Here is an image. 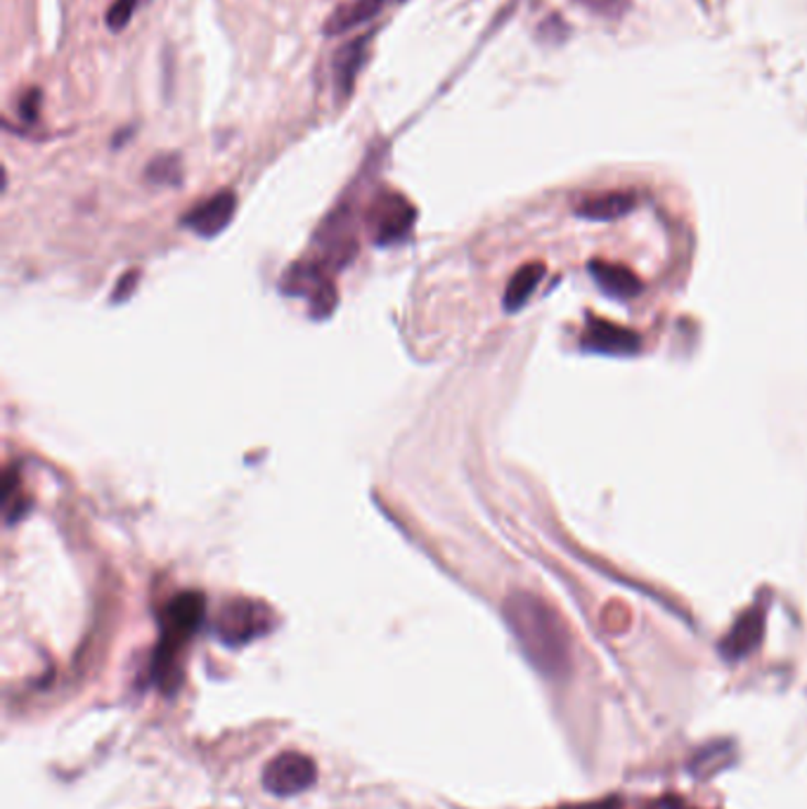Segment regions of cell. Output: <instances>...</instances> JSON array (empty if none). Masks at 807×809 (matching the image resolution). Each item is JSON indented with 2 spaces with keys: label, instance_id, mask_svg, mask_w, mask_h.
Masks as SVG:
<instances>
[{
  "label": "cell",
  "instance_id": "obj_1",
  "mask_svg": "<svg viewBox=\"0 0 807 809\" xmlns=\"http://www.w3.org/2000/svg\"><path fill=\"white\" fill-rule=\"evenodd\" d=\"M502 613L507 628L515 634L535 671L552 681H562L573 671V649L566 622L552 606L531 592H511L505 599Z\"/></svg>",
  "mask_w": 807,
  "mask_h": 809
},
{
  "label": "cell",
  "instance_id": "obj_2",
  "mask_svg": "<svg viewBox=\"0 0 807 809\" xmlns=\"http://www.w3.org/2000/svg\"><path fill=\"white\" fill-rule=\"evenodd\" d=\"M207 599L199 592H183L166 606L162 616V642L154 651L152 679L164 694H176L183 681V651L201 628Z\"/></svg>",
  "mask_w": 807,
  "mask_h": 809
},
{
  "label": "cell",
  "instance_id": "obj_3",
  "mask_svg": "<svg viewBox=\"0 0 807 809\" xmlns=\"http://www.w3.org/2000/svg\"><path fill=\"white\" fill-rule=\"evenodd\" d=\"M273 628V611L252 599L228 601L215 618V634L228 646L250 644Z\"/></svg>",
  "mask_w": 807,
  "mask_h": 809
},
{
  "label": "cell",
  "instance_id": "obj_4",
  "mask_svg": "<svg viewBox=\"0 0 807 809\" xmlns=\"http://www.w3.org/2000/svg\"><path fill=\"white\" fill-rule=\"evenodd\" d=\"M318 765L303 753H279L263 769V788L277 798H291L316 786Z\"/></svg>",
  "mask_w": 807,
  "mask_h": 809
},
{
  "label": "cell",
  "instance_id": "obj_5",
  "mask_svg": "<svg viewBox=\"0 0 807 809\" xmlns=\"http://www.w3.org/2000/svg\"><path fill=\"white\" fill-rule=\"evenodd\" d=\"M417 218L414 207L400 192L386 190L367 209V225L377 244H394L406 237Z\"/></svg>",
  "mask_w": 807,
  "mask_h": 809
},
{
  "label": "cell",
  "instance_id": "obj_6",
  "mask_svg": "<svg viewBox=\"0 0 807 809\" xmlns=\"http://www.w3.org/2000/svg\"><path fill=\"white\" fill-rule=\"evenodd\" d=\"M372 41H375V31L355 36L346 41L332 57V84H334V100L346 102L353 96L358 74L367 65Z\"/></svg>",
  "mask_w": 807,
  "mask_h": 809
},
{
  "label": "cell",
  "instance_id": "obj_7",
  "mask_svg": "<svg viewBox=\"0 0 807 809\" xmlns=\"http://www.w3.org/2000/svg\"><path fill=\"white\" fill-rule=\"evenodd\" d=\"M287 289L289 293H306L310 301V310L318 318L332 313L336 306V289L332 279L324 275L318 263H299L287 273Z\"/></svg>",
  "mask_w": 807,
  "mask_h": 809
},
{
  "label": "cell",
  "instance_id": "obj_8",
  "mask_svg": "<svg viewBox=\"0 0 807 809\" xmlns=\"http://www.w3.org/2000/svg\"><path fill=\"white\" fill-rule=\"evenodd\" d=\"M581 344L585 351L599 355H634L642 348V339L638 332L626 330V326L609 320L589 318Z\"/></svg>",
  "mask_w": 807,
  "mask_h": 809
},
{
  "label": "cell",
  "instance_id": "obj_9",
  "mask_svg": "<svg viewBox=\"0 0 807 809\" xmlns=\"http://www.w3.org/2000/svg\"><path fill=\"white\" fill-rule=\"evenodd\" d=\"M237 209V197L230 190L215 192L213 197L199 201V204L185 213L183 223L188 225L199 237H215L230 225L232 215Z\"/></svg>",
  "mask_w": 807,
  "mask_h": 809
},
{
  "label": "cell",
  "instance_id": "obj_10",
  "mask_svg": "<svg viewBox=\"0 0 807 809\" xmlns=\"http://www.w3.org/2000/svg\"><path fill=\"white\" fill-rule=\"evenodd\" d=\"M763 634H765V616L760 609H751L743 613L732 630H729L722 642H720V656L727 661V663H739L747 656H751V653L760 646V642H763Z\"/></svg>",
  "mask_w": 807,
  "mask_h": 809
},
{
  "label": "cell",
  "instance_id": "obj_11",
  "mask_svg": "<svg viewBox=\"0 0 807 809\" xmlns=\"http://www.w3.org/2000/svg\"><path fill=\"white\" fill-rule=\"evenodd\" d=\"M386 5H389V0H351V3H341L324 22V36H344L349 31L379 18Z\"/></svg>",
  "mask_w": 807,
  "mask_h": 809
},
{
  "label": "cell",
  "instance_id": "obj_12",
  "mask_svg": "<svg viewBox=\"0 0 807 809\" xmlns=\"http://www.w3.org/2000/svg\"><path fill=\"white\" fill-rule=\"evenodd\" d=\"M638 207V195L628 190H616V192H599L585 197L576 207V213L587 221H616L623 218Z\"/></svg>",
  "mask_w": 807,
  "mask_h": 809
},
{
  "label": "cell",
  "instance_id": "obj_13",
  "mask_svg": "<svg viewBox=\"0 0 807 809\" xmlns=\"http://www.w3.org/2000/svg\"><path fill=\"white\" fill-rule=\"evenodd\" d=\"M589 273H593L595 282L609 293V297L616 299H632L638 297L642 291V282L640 277L634 275L630 268L620 266V263H611V261H593L589 263Z\"/></svg>",
  "mask_w": 807,
  "mask_h": 809
},
{
  "label": "cell",
  "instance_id": "obj_14",
  "mask_svg": "<svg viewBox=\"0 0 807 809\" xmlns=\"http://www.w3.org/2000/svg\"><path fill=\"white\" fill-rule=\"evenodd\" d=\"M542 275H545V266L542 263H529L515 273V277L509 279L507 291H505V308L509 313H515L526 301L533 297V291L538 289Z\"/></svg>",
  "mask_w": 807,
  "mask_h": 809
},
{
  "label": "cell",
  "instance_id": "obj_15",
  "mask_svg": "<svg viewBox=\"0 0 807 809\" xmlns=\"http://www.w3.org/2000/svg\"><path fill=\"white\" fill-rule=\"evenodd\" d=\"M732 755H734V751H732V743H729V741L710 743V745H706L701 753H696L692 772L698 776V779H704V776H716V772L725 769L729 762H732Z\"/></svg>",
  "mask_w": 807,
  "mask_h": 809
},
{
  "label": "cell",
  "instance_id": "obj_16",
  "mask_svg": "<svg viewBox=\"0 0 807 809\" xmlns=\"http://www.w3.org/2000/svg\"><path fill=\"white\" fill-rule=\"evenodd\" d=\"M147 180L157 182V185H178L183 178V164L180 157L176 154H164V157L154 159L147 170H145Z\"/></svg>",
  "mask_w": 807,
  "mask_h": 809
},
{
  "label": "cell",
  "instance_id": "obj_17",
  "mask_svg": "<svg viewBox=\"0 0 807 809\" xmlns=\"http://www.w3.org/2000/svg\"><path fill=\"white\" fill-rule=\"evenodd\" d=\"M576 3L601 20H620L630 10L632 0H576Z\"/></svg>",
  "mask_w": 807,
  "mask_h": 809
},
{
  "label": "cell",
  "instance_id": "obj_18",
  "mask_svg": "<svg viewBox=\"0 0 807 809\" xmlns=\"http://www.w3.org/2000/svg\"><path fill=\"white\" fill-rule=\"evenodd\" d=\"M140 3H143V0H114V3L110 5V10H107V18H104L107 29L114 31V34H117V31L126 29L129 22L133 20L135 10L140 8Z\"/></svg>",
  "mask_w": 807,
  "mask_h": 809
},
{
  "label": "cell",
  "instance_id": "obj_19",
  "mask_svg": "<svg viewBox=\"0 0 807 809\" xmlns=\"http://www.w3.org/2000/svg\"><path fill=\"white\" fill-rule=\"evenodd\" d=\"M20 117L29 123H34L41 117V90L31 88L29 92H24L20 100Z\"/></svg>",
  "mask_w": 807,
  "mask_h": 809
},
{
  "label": "cell",
  "instance_id": "obj_20",
  "mask_svg": "<svg viewBox=\"0 0 807 809\" xmlns=\"http://www.w3.org/2000/svg\"><path fill=\"white\" fill-rule=\"evenodd\" d=\"M568 809H607V807H604V805H593V807H568ZM609 809H613V805Z\"/></svg>",
  "mask_w": 807,
  "mask_h": 809
},
{
  "label": "cell",
  "instance_id": "obj_21",
  "mask_svg": "<svg viewBox=\"0 0 807 809\" xmlns=\"http://www.w3.org/2000/svg\"><path fill=\"white\" fill-rule=\"evenodd\" d=\"M668 805H671V809H687V807H682L677 800H671Z\"/></svg>",
  "mask_w": 807,
  "mask_h": 809
}]
</instances>
